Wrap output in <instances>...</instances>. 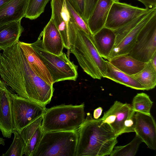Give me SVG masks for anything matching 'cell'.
<instances>
[{
	"mask_svg": "<svg viewBox=\"0 0 156 156\" xmlns=\"http://www.w3.org/2000/svg\"><path fill=\"white\" fill-rule=\"evenodd\" d=\"M0 75L6 84L18 95L45 106L51 101L53 85L34 72L18 42L3 50Z\"/></svg>",
	"mask_w": 156,
	"mask_h": 156,
	"instance_id": "obj_1",
	"label": "cell"
},
{
	"mask_svg": "<svg viewBox=\"0 0 156 156\" xmlns=\"http://www.w3.org/2000/svg\"><path fill=\"white\" fill-rule=\"evenodd\" d=\"M78 132L75 156L109 155L118 143V136L111 126L89 113Z\"/></svg>",
	"mask_w": 156,
	"mask_h": 156,
	"instance_id": "obj_2",
	"label": "cell"
},
{
	"mask_svg": "<svg viewBox=\"0 0 156 156\" xmlns=\"http://www.w3.org/2000/svg\"><path fill=\"white\" fill-rule=\"evenodd\" d=\"M69 50L76 58L83 71L94 79H101L107 70L106 61L97 51L92 36L77 26L68 31Z\"/></svg>",
	"mask_w": 156,
	"mask_h": 156,
	"instance_id": "obj_3",
	"label": "cell"
},
{
	"mask_svg": "<svg viewBox=\"0 0 156 156\" xmlns=\"http://www.w3.org/2000/svg\"><path fill=\"white\" fill-rule=\"evenodd\" d=\"M84 105H61L46 108L42 128L44 132L78 129L85 120Z\"/></svg>",
	"mask_w": 156,
	"mask_h": 156,
	"instance_id": "obj_4",
	"label": "cell"
},
{
	"mask_svg": "<svg viewBox=\"0 0 156 156\" xmlns=\"http://www.w3.org/2000/svg\"><path fill=\"white\" fill-rule=\"evenodd\" d=\"M78 129L44 132L33 156H75Z\"/></svg>",
	"mask_w": 156,
	"mask_h": 156,
	"instance_id": "obj_5",
	"label": "cell"
},
{
	"mask_svg": "<svg viewBox=\"0 0 156 156\" xmlns=\"http://www.w3.org/2000/svg\"><path fill=\"white\" fill-rule=\"evenodd\" d=\"M42 36L41 32L37 40L30 44L48 69L54 83L66 80H76L77 66L70 61L65 53L57 55L46 50L43 45Z\"/></svg>",
	"mask_w": 156,
	"mask_h": 156,
	"instance_id": "obj_6",
	"label": "cell"
},
{
	"mask_svg": "<svg viewBox=\"0 0 156 156\" xmlns=\"http://www.w3.org/2000/svg\"><path fill=\"white\" fill-rule=\"evenodd\" d=\"M155 15L156 7L151 9L145 16L141 15L114 30L115 43L108 60L116 57L128 55L134 46L141 30Z\"/></svg>",
	"mask_w": 156,
	"mask_h": 156,
	"instance_id": "obj_7",
	"label": "cell"
},
{
	"mask_svg": "<svg viewBox=\"0 0 156 156\" xmlns=\"http://www.w3.org/2000/svg\"><path fill=\"white\" fill-rule=\"evenodd\" d=\"M14 130L20 133L26 126L42 116L45 106L22 97L10 91Z\"/></svg>",
	"mask_w": 156,
	"mask_h": 156,
	"instance_id": "obj_8",
	"label": "cell"
},
{
	"mask_svg": "<svg viewBox=\"0 0 156 156\" xmlns=\"http://www.w3.org/2000/svg\"><path fill=\"white\" fill-rule=\"evenodd\" d=\"M156 53V15L141 30L136 43L128 54L140 61L147 62Z\"/></svg>",
	"mask_w": 156,
	"mask_h": 156,
	"instance_id": "obj_9",
	"label": "cell"
},
{
	"mask_svg": "<svg viewBox=\"0 0 156 156\" xmlns=\"http://www.w3.org/2000/svg\"><path fill=\"white\" fill-rule=\"evenodd\" d=\"M151 9L115 1L110 9L105 27L114 30Z\"/></svg>",
	"mask_w": 156,
	"mask_h": 156,
	"instance_id": "obj_10",
	"label": "cell"
},
{
	"mask_svg": "<svg viewBox=\"0 0 156 156\" xmlns=\"http://www.w3.org/2000/svg\"><path fill=\"white\" fill-rule=\"evenodd\" d=\"M51 18L60 34L64 48L69 50L68 30L77 24L67 8L66 0H51Z\"/></svg>",
	"mask_w": 156,
	"mask_h": 156,
	"instance_id": "obj_11",
	"label": "cell"
},
{
	"mask_svg": "<svg viewBox=\"0 0 156 156\" xmlns=\"http://www.w3.org/2000/svg\"><path fill=\"white\" fill-rule=\"evenodd\" d=\"M133 111L131 105L116 101L101 118L102 122L108 124L118 136L122 134L124 122Z\"/></svg>",
	"mask_w": 156,
	"mask_h": 156,
	"instance_id": "obj_12",
	"label": "cell"
},
{
	"mask_svg": "<svg viewBox=\"0 0 156 156\" xmlns=\"http://www.w3.org/2000/svg\"><path fill=\"white\" fill-rule=\"evenodd\" d=\"M135 132L150 149H156V124L151 115L135 114Z\"/></svg>",
	"mask_w": 156,
	"mask_h": 156,
	"instance_id": "obj_13",
	"label": "cell"
},
{
	"mask_svg": "<svg viewBox=\"0 0 156 156\" xmlns=\"http://www.w3.org/2000/svg\"><path fill=\"white\" fill-rule=\"evenodd\" d=\"M10 92L6 84L0 100V130L4 137L9 138L11 137L14 130Z\"/></svg>",
	"mask_w": 156,
	"mask_h": 156,
	"instance_id": "obj_14",
	"label": "cell"
},
{
	"mask_svg": "<svg viewBox=\"0 0 156 156\" xmlns=\"http://www.w3.org/2000/svg\"><path fill=\"white\" fill-rule=\"evenodd\" d=\"M22 49L30 68L36 75L50 85H53V80L48 69L30 44L19 41Z\"/></svg>",
	"mask_w": 156,
	"mask_h": 156,
	"instance_id": "obj_15",
	"label": "cell"
},
{
	"mask_svg": "<svg viewBox=\"0 0 156 156\" xmlns=\"http://www.w3.org/2000/svg\"><path fill=\"white\" fill-rule=\"evenodd\" d=\"M41 32L42 43L46 50L57 55L62 54L64 48L63 41L59 32L51 18Z\"/></svg>",
	"mask_w": 156,
	"mask_h": 156,
	"instance_id": "obj_16",
	"label": "cell"
},
{
	"mask_svg": "<svg viewBox=\"0 0 156 156\" xmlns=\"http://www.w3.org/2000/svg\"><path fill=\"white\" fill-rule=\"evenodd\" d=\"M114 0H98L87 23L93 35L105 27L111 7Z\"/></svg>",
	"mask_w": 156,
	"mask_h": 156,
	"instance_id": "obj_17",
	"label": "cell"
},
{
	"mask_svg": "<svg viewBox=\"0 0 156 156\" xmlns=\"http://www.w3.org/2000/svg\"><path fill=\"white\" fill-rule=\"evenodd\" d=\"M28 0H9L0 9V26L25 17Z\"/></svg>",
	"mask_w": 156,
	"mask_h": 156,
	"instance_id": "obj_18",
	"label": "cell"
},
{
	"mask_svg": "<svg viewBox=\"0 0 156 156\" xmlns=\"http://www.w3.org/2000/svg\"><path fill=\"white\" fill-rule=\"evenodd\" d=\"M94 45L100 56L107 59L115 43L114 30L104 27L92 36Z\"/></svg>",
	"mask_w": 156,
	"mask_h": 156,
	"instance_id": "obj_19",
	"label": "cell"
},
{
	"mask_svg": "<svg viewBox=\"0 0 156 156\" xmlns=\"http://www.w3.org/2000/svg\"><path fill=\"white\" fill-rule=\"evenodd\" d=\"M21 20L0 26V48L4 50L10 47L19 41L24 30Z\"/></svg>",
	"mask_w": 156,
	"mask_h": 156,
	"instance_id": "obj_20",
	"label": "cell"
},
{
	"mask_svg": "<svg viewBox=\"0 0 156 156\" xmlns=\"http://www.w3.org/2000/svg\"><path fill=\"white\" fill-rule=\"evenodd\" d=\"M107 70L103 77L112 80L115 82L130 88L140 90H145L144 87L131 75L120 71L108 61H106Z\"/></svg>",
	"mask_w": 156,
	"mask_h": 156,
	"instance_id": "obj_21",
	"label": "cell"
},
{
	"mask_svg": "<svg viewBox=\"0 0 156 156\" xmlns=\"http://www.w3.org/2000/svg\"><path fill=\"white\" fill-rule=\"evenodd\" d=\"M108 61L116 68L129 75L140 71L146 63L136 60L129 55L116 57Z\"/></svg>",
	"mask_w": 156,
	"mask_h": 156,
	"instance_id": "obj_22",
	"label": "cell"
},
{
	"mask_svg": "<svg viewBox=\"0 0 156 156\" xmlns=\"http://www.w3.org/2000/svg\"><path fill=\"white\" fill-rule=\"evenodd\" d=\"M144 88L145 90L154 88L156 85V69L150 60L144 68L137 73L131 75Z\"/></svg>",
	"mask_w": 156,
	"mask_h": 156,
	"instance_id": "obj_23",
	"label": "cell"
},
{
	"mask_svg": "<svg viewBox=\"0 0 156 156\" xmlns=\"http://www.w3.org/2000/svg\"><path fill=\"white\" fill-rule=\"evenodd\" d=\"M142 142L141 139L136 134L134 138L128 144L123 146H115L109 156H134Z\"/></svg>",
	"mask_w": 156,
	"mask_h": 156,
	"instance_id": "obj_24",
	"label": "cell"
},
{
	"mask_svg": "<svg viewBox=\"0 0 156 156\" xmlns=\"http://www.w3.org/2000/svg\"><path fill=\"white\" fill-rule=\"evenodd\" d=\"M153 102L149 96L144 93H138L133 98L131 106L135 112L150 115V110Z\"/></svg>",
	"mask_w": 156,
	"mask_h": 156,
	"instance_id": "obj_25",
	"label": "cell"
},
{
	"mask_svg": "<svg viewBox=\"0 0 156 156\" xmlns=\"http://www.w3.org/2000/svg\"><path fill=\"white\" fill-rule=\"evenodd\" d=\"M51 0H28L25 17L30 20L38 17L44 11Z\"/></svg>",
	"mask_w": 156,
	"mask_h": 156,
	"instance_id": "obj_26",
	"label": "cell"
},
{
	"mask_svg": "<svg viewBox=\"0 0 156 156\" xmlns=\"http://www.w3.org/2000/svg\"><path fill=\"white\" fill-rule=\"evenodd\" d=\"M13 142L9 149L2 156H22L25 154L26 144L20 133L14 130Z\"/></svg>",
	"mask_w": 156,
	"mask_h": 156,
	"instance_id": "obj_27",
	"label": "cell"
},
{
	"mask_svg": "<svg viewBox=\"0 0 156 156\" xmlns=\"http://www.w3.org/2000/svg\"><path fill=\"white\" fill-rule=\"evenodd\" d=\"M44 132L41 125L37 128L26 145L25 155L33 156L41 141Z\"/></svg>",
	"mask_w": 156,
	"mask_h": 156,
	"instance_id": "obj_28",
	"label": "cell"
},
{
	"mask_svg": "<svg viewBox=\"0 0 156 156\" xmlns=\"http://www.w3.org/2000/svg\"><path fill=\"white\" fill-rule=\"evenodd\" d=\"M43 115L24 127L20 132L26 145L37 128L41 125Z\"/></svg>",
	"mask_w": 156,
	"mask_h": 156,
	"instance_id": "obj_29",
	"label": "cell"
},
{
	"mask_svg": "<svg viewBox=\"0 0 156 156\" xmlns=\"http://www.w3.org/2000/svg\"><path fill=\"white\" fill-rule=\"evenodd\" d=\"M66 0L67 8L77 26L87 34L92 36L87 22L74 9L67 0Z\"/></svg>",
	"mask_w": 156,
	"mask_h": 156,
	"instance_id": "obj_30",
	"label": "cell"
},
{
	"mask_svg": "<svg viewBox=\"0 0 156 156\" xmlns=\"http://www.w3.org/2000/svg\"><path fill=\"white\" fill-rule=\"evenodd\" d=\"M135 112L133 111L125 121L122 134L135 132Z\"/></svg>",
	"mask_w": 156,
	"mask_h": 156,
	"instance_id": "obj_31",
	"label": "cell"
},
{
	"mask_svg": "<svg viewBox=\"0 0 156 156\" xmlns=\"http://www.w3.org/2000/svg\"><path fill=\"white\" fill-rule=\"evenodd\" d=\"M85 9L83 20L87 22L98 0H84Z\"/></svg>",
	"mask_w": 156,
	"mask_h": 156,
	"instance_id": "obj_32",
	"label": "cell"
},
{
	"mask_svg": "<svg viewBox=\"0 0 156 156\" xmlns=\"http://www.w3.org/2000/svg\"><path fill=\"white\" fill-rule=\"evenodd\" d=\"M74 9L83 19L84 9V0H67Z\"/></svg>",
	"mask_w": 156,
	"mask_h": 156,
	"instance_id": "obj_33",
	"label": "cell"
},
{
	"mask_svg": "<svg viewBox=\"0 0 156 156\" xmlns=\"http://www.w3.org/2000/svg\"><path fill=\"white\" fill-rule=\"evenodd\" d=\"M142 3L146 9H151L156 7V0H137Z\"/></svg>",
	"mask_w": 156,
	"mask_h": 156,
	"instance_id": "obj_34",
	"label": "cell"
},
{
	"mask_svg": "<svg viewBox=\"0 0 156 156\" xmlns=\"http://www.w3.org/2000/svg\"><path fill=\"white\" fill-rule=\"evenodd\" d=\"M103 109L101 107H98L95 109L93 112V117L95 119H99L101 115Z\"/></svg>",
	"mask_w": 156,
	"mask_h": 156,
	"instance_id": "obj_35",
	"label": "cell"
},
{
	"mask_svg": "<svg viewBox=\"0 0 156 156\" xmlns=\"http://www.w3.org/2000/svg\"><path fill=\"white\" fill-rule=\"evenodd\" d=\"M150 60L154 67L156 69V53L153 55Z\"/></svg>",
	"mask_w": 156,
	"mask_h": 156,
	"instance_id": "obj_36",
	"label": "cell"
},
{
	"mask_svg": "<svg viewBox=\"0 0 156 156\" xmlns=\"http://www.w3.org/2000/svg\"><path fill=\"white\" fill-rule=\"evenodd\" d=\"M6 84L1 79H0V100L1 99L2 91L5 87Z\"/></svg>",
	"mask_w": 156,
	"mask_h": 156,
	"instance_id": "obj_37",
	"label": "cell"
},
{
	"mask_svg": "<svg viewBox=\"0 0 156 156\" xmlns=\"http://www.w3.org/2000/svg\"><path fill=\"white\" fill-rule=\"evenodd\" d=\"M9 0H0V9Z\"/></svg>",
	"mask_w": 156,
	"mask_h": 156,
	"instance_id": "obj_38",
	"label": "cell"
},
{
	"mask_svg": "<svg viewBox=\"0 0 156 156\" xmlns=\"http://www.w3.org/2000/svg\"><path fill=\"white\" fill-rule=\"evenodd\" d=\"M5 140L2 138L0 137V145H4L5 144Z\"/></svg>",
	"mask_w": 156,
	"mask_h": 156,
	"instance_id": "obj_39",
	"label": "cell"
},
{
	"mask_svg": "<svg viewBox=\"0 0 156 156\" xmlns=\"http://www.w3.org/2000/svg\"><path fill=\"white\" fill-rule=\"evenodd\" d=\"M1 50H2V49L1 48H0V63L1 62V56H2V55L1 53Z\"/></svg>",
	"mask_w": 156,
	"mask_h": 156,
	"instance_id": "obj_40",
	"label": "cell"
},
{
	"mask_svg": "<svg viewBox=\"0 0 156 156\" xmlns=\"http://www.w3.org/2000/svg\"><path fill=\"white\" fill-rule=\"evenodd\" d=\"M119 0H114V1H119Z\"/></svg>",
	"mask_w": 156,
	"mask_h": 156,
	"instance_id": "obj_41",
	"label": "cell"
}]
</instances>
